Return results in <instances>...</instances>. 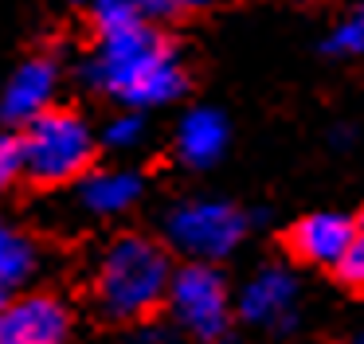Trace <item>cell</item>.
Returning <instances> with one entry per match:
<instances>
[{
  "label": "cell",
  "instance_id": "cell-4",
  "mask_svg": "<svg viewBox=\"0 0 364 344\" xmlns=\"http://www.w3.org/2000/svg\"><path fill=\"white\" fill-rule=\"evenodd\" d=\"M168 301H173V313L181 317V325L192 328L200 340H220L228 333V289L212 266L188 262L173 270Z\"/></svg>",
  "mask_w": 364,
  "mask_h": 344
},
{
  "label": "cell",
  "instance_id": "cell-19",
  "mask_svg": "<svg viewBox=\"0 0 364 344\" xmlns=\"http://www.w3.org/2000/svg\"><path fill=\"white\" fill-rule=\"evenodd\" d=\"M356 227H360V231H364V211H360V223H356Z\"/></svg>",
  "mask_w": 364,
  "mask_h": 344
},
{
  "label": "cell",
  "instance_id": "cell-12",
  "mask_svg": "<svg viewBox=\"0 0 364 344\" xmlns=\"http://www.w3.org/2000/svg\"><path fill=\"white\" fill-rule=\"evenodd\" d=\"M134 23H145L137 0H98V4H95V31H98V39L114 36V31H126V28H134Z\"/></svg>",
  "mask_w": 364,
  "mask_h": 344
},
{
  "label": "cell",
  "instance_id": "cell-14",
  "mask_svg": "<svg viewBox=\"0 0 364 344\" xmlns=\"http://www.w3.org/2000/svg\"><path fill=\"white\" fill-rule=\"evenodd\" d=\"M137 192V184L129 176H102V180H90L87 184V203L90 208H122L129 203V195Z\"/></svg>",
  "mask_w": 364,
  "mask_h": 344
},
{
  "label": "cell",
  "instance_id": "cell-1",
  "mask_svg": "<svg viewBox=\"0 0 364 344\" xmlns=\"http://www.w3.org/2000/svg\"><path fill=\"white\" fill-rule=\"evenodd\" d=\"M95 82L129 106L173 102L188 90V75L176 47L149 20L98 39Z\"/></svg>",
  "mask_w": 364,
  "mask_h": 344
},
{
  "label": "cell",
  "instance_id": "cell-11",
  "mask_svg": "<svg viewBox=\"0 0 364 344\" xmlns=\"http://www.w3.org/2000/svg\"><path fill=\"white\" fill-rule=\"evenodd\" d=\"M286 301H290V281H286L282 274H267V278H259L251 286V294L243 297V313L255 321H270L286 309Z\"/></svg>",
  "mask_w": 364,
  "mask_h": 344
},
{
  "label": "cell",
  "instance_id": "cell-16",
  "mask_svg": "<svg viewBox=\"0 0 364 344\" xmlns=\"http://www.w3.org/2000/svg\"><path fill=\"white\" fill-rule=\"evenodd\" d=\"M20 176V145L16 137H0V188H9Z\"/></svg>",
  "mask_w": 364,
  "mask_h": 344
},
{
  "label": "cell",
  "instance_id": "cell-5",
  "mask_svg": "<svg viewBox=\"0 0 364 344\" xmlns=\"http://www.w3.org/2000/svg\"><path fill=\"white\" fill-rule=\"evenodd\" d=\"M71 313L59 297L36 294L0 305V344H63Z\"/></svg>",
  "mask_w": 364,
  "mask_h": 344
},
{
  "label": "cell",
  "instance_id": "cell-2",
  "mask_svg": "<svg viewBox=\"0 0 364 344\" xmlns=\"http://www.w3.org/2000/svg\"><path fill=\"white\" fill-rule=\"evenodd\" d=\"M173 258L145 235H122L95 274V305L106 321H145L165 305Z\"/></svg>",
  "mask_w": 364,
  "mask_h": 344
},
{
  "label": "cell",
  "instance_id": "cell-8",
  "mask_svg": "<svg viewBox=\"0 0 364 344\" xmlns=\"http://www.w3.org/2000/svg\"><path fill=\"white\" fill-rule=\"evenodd\" d=\"M51 94H55V63L51 59H28L24 67L12 75L9 90H4L0 114H4V122L24 125L28 117H36L43 106H48Z\"/></svg>",
  "mask_w": 364,
  "mask_h": 344
},
{
  "label": "cell",
  "instance_id": "cell-10",
  "mask_svg": "<svg viewBox=\"0 0 364 344\" xmlns=\"http://www.w3.org/2000/svg\"><path fill=\"white\" fill-rule=\"evenodd\" d=\"M36 266V247L32 239H28L24 231H16L12 223H4L0 219V281L4 286H20V281L32 274Z\"/></svg>",
  "mask_w": 364,
  "mask_h": 344
},
{
  "label": "cell",
  "instance_id": "cell-6",
  "mask_svg": "<svg viewBox=\"0 0 364 344\" xmlns=\"http://www.w3.org/2000/svg\"><path fill=\"white\" fill-rule=\"evenodd\" d=\"M356 231L360 227L341 211H314V215H301L282 235V247L301 266H333L345 254V247L353 242Z\"/></svg>",
  "mask_w": 364,
  "mask_h": 344
},
{
  "label": "cell",
  "instance_id": "cell-3",
  "mask_svg": "<svg viewBox=\"0 0 364 344\" xmlns=\"http://www.w3.org/2000/svg\"><path fill=\"white\" fill-rule=\"evenodd\" d=\"M20 176L36 188H59L95 168V133L75 109L43 106L20 125Z\"/></svg>",
  "mask_w": 364,
  "mask_h": 344
},
{
  "label": "cell",
  "instance_id": "cell-15",
  "mask_svg": "<svg viewBox=\"0 0 364 344\" xmlns=\"http://www.w3.org/2000/svg\"><path fill=\"white\" fill-rule=\"evenodd\" d=\"M329 47L333 51H364V8L345 23V28H337V36H333Z\"/></svg>",
  "mask_w": 364,
  "mask_h": 344
},
{
  "label": "cell",
  "instance_id": "cell-7",
  "mask_svg": "<svg viewBox=\"0 0 364 344\" xmlns=\"http://www.w3.org/2000/svg\"><path fill=\"white\" fill-rule=\"evenodd\" d=\"M173 235L192 254H223L243 235V219L223 203H196V208L176 211Z\"/></svg>",
  "mask_w": 364,
  "mask_h": 344
},
{
  "label": "cell",
  "instance_id": "cell-13",
  "mask_svg": "<svg viewBox=\"0 0 364 344\" xmlns=\"http://www.w3.org/2000/svg\"><path fill=\"white\" fill-rule=\"evenodd\" d=\"M333 274H337V281L348 289V294L364 297V231L353 235V242L345 247V254L333 262Z\"/></svg>",
  "mask_w": 364,
  "mask_h": 344
},
{
  "label": "cell",
  "instance_id": "cell-18",
  "mask_svg": "<svg viewBox=\"0 0 364 344\" xmlns=\"http://www.w3.org/2000/svg\"><path fill=\"white\" fill-rule=\"evenodd\" d=\"M9 301V286H4V281H0V305Z\"/></svg>",
  "mask_w": 364,
  "mask_h": 344
},
{
  "label": "cell",
  "instance_id": "cell-17",
  "mask_svg": "<svg viewBox=\"0 0 364 344\" xmlns=\"http://www.w3.org/2000/svg\"><path fill=\"white\" fill-rule=\"evenodd\" d=\"M212 0H176V8H208Z\"/></svg>",
  "mask_w": 364,
  "mask_h": 344
},
{
  "label": "cell",
  "instance_id": "cell-9",
  "mask_svg": "<svg viewBox=\"0 0 364 344\" xmlns=\"http://www.w3.org/2000/svg\"><path fill=\"white\" fill-rule=\"evenodd\" d=\"M223 122L215 114H192V117H184V125H181V153H184V161H192V164H208V161H215V153L223 149Z\"/></svg>",
  "mask_w": 364,
  "mask_h": 344
}]
</instances>
